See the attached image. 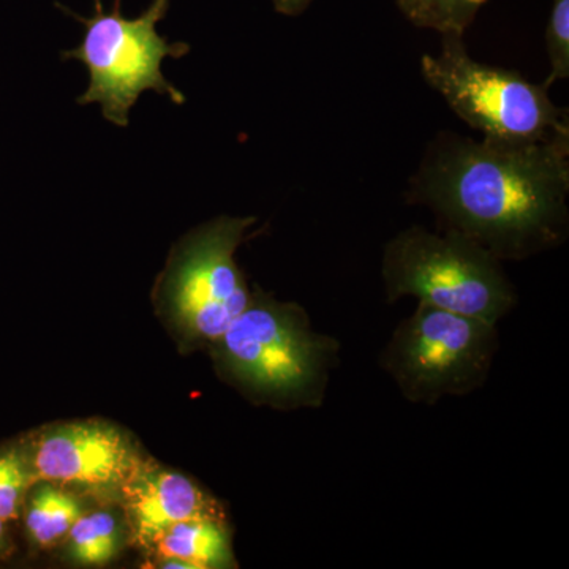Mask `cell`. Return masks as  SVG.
Returning <instances> with one entry per match:
<instances>
[{
    "mask_svg": "<svg viewBox=\"0 0 569 569\" xmlns=\"http://www.w3.org/2000/svg\"><path fill=\"white\" fill-rule=\"evenodd\" d=\"M407 197L500 261L559 247L569 230V129L535 141L440 132Z\"/></svg>",
    "mask_w": 569,
    "mask_h": 569,
    "instance_id": "cell-1",
    "label": "cell"
},
{
    "mask_svg": "<svg viewBox=\"0 0 569 569\" xmlns=\"http://www.w3.org/2000/svg\"><path fill=\"white\" fill-rule=\"evenodd\" d=\"M239 387L282 407H321L339 342L318 335L301 306L252 295L249 306L213 343Z\"/></svg>",
    "mask_w": 569,
    "mask_h": 569,
    "instance_id": "cell-2",
    "label": "cell"
},
{
    "mask_svg": "<svg viewBox=\"0 0 569 569\" xmlns=\"http://www.w3.org/2000/svg\"><path fill=\"white\" fill-rule=\"evenodd\" d=\"M381 277L389 302L411 296L422 305L493 325L518 301L501 261L455 230L400 231L385 246Z\"/></svg>",
    "mask_w": 569,
    "mask_h": 569,
    "instance_id": "cell-3",
    "label": "cell"
},
{
    "mask_svg": "<svg viewBox=\"0 0 569 569\" xmlns=\"http://www.w3.org/2000/svg\"><path fill=\"white\" fill-rule=\"evenodd\" d=\"M171 0H152L151 6L134 20L119 11V0L111 13L96 10L91 18L78 17L86 28L80 47L66 51L63 59H77L89 71V88L78 104L99 103L103 118L118 127L130 123V111L144 91L170 97L174 104L186 97L162 73V61L181 59L190 47L183 41L170 43L157 32V24L167 17Z\"/></svg>",
    "mask_w": 569,
    "mask_h": 569,
    "instance_id": "cell-4",
    "label": "cell"
},
{
    "mask_svg": "<svg viewBox=\"0 0 569 569\" xmlns=\"http://www.w3.org/2000/svg\"><path fill=\"white\" fill-rule=\"evenodd\" d=\"M421 73L459 119L482 137L535 141L569 129L568 110L552 102L550 86L475 61L463 37H441L440 52L422 56Z\"/></svg>",
    "mask_w": 569,
    "mask_h": 569,
    "instance_id": "cell-5",
    "label": "cell"
},
{
    "mask_svg": "<svg viewBox=\"0 0 569 569\" xmlns=\"http://www.w3.org/2000/svg\"><path fill=\"white\" fill-rule=\"evenodd\" d=\"M498 347L497 325L419 302L392 332L380 365L407 400L433 406L481 388Z\"/></svg>",
    "mask_w": 569,
    "mask_h": 569,
    "instance_id": "cell-6",
    "label": "cell"
},
{
    "mask_svg": "<svg viewBox=\"0 0 569 569\" xmlns=\"http://www.w3.org/2000/svg\"><path fill=\"white\" fill-rule=\"evenodd\" d=\"M254 217H219L194 230L176 249L162 293L183 335L216 343L244 312L252 293L236 263Z\"/></svg>",
    "mask_w": 569,
    "mask_h": 569,
    "instance_id": "cell-7",
    "label": "cell"
},
{
    "mask_svg": "<svg viewBox=\"0 0 569 569\" xmlns=\"http://www.w3.org/2000/svg\"><path fill=\"white\" fill-rule=\"evenodd\" d=\"M26 451L36 478L52 485L123 488L141 471L132 441L107 422L56 427Z\"/></svg>",
    "mask_w": 569,
    "mask_h": 569,
    "instance_id": "cell-8",
    "label": "cell"
},
{
    "mask_svg": "<svg viewBox=\"0 0 569 569\" xmlns=\"http://www.w3.org/2000/svg\"><path fill=\"white\" fill-rule=\"evenodd\" d=\"M122 490L127 515L141 545H153L182 520L223 519L220 505L192 479L176 471H140Z\"/></svg>",
    "mask_w": 569,
    "mask_h": 569,
    "instance_id": "cell-9",
    "label": "cell"
},
{
    "mask_svg": "<svg viewBox=\"0 0 569 569\" xmlns=\"http://www.w3.org/2000/svg\"><path fill=\"white\" fill-rule=\"evenodd\" d=\"M153 545L162 559L182 561L187 569L234 567L231 533L223 519L182 520Z\"/></svg>",
    "mask_w": 569,
    "mask_h": 569,
    "instance_id": "cell-10",
    "label": "cell"
},
{
    "mask_svg": "<svg viewBox=\"0 0 569 569\" xmlns=\"http://www.w3.org/2000/svg\"><path fill=\"white\" fill-rule=\"evenodd\" d=\"M36 489L26 509V529L40 548H50L69 535L71 527L82 515L80 501L52 482Z\"/></svg>",
    "mask_w": 569,
    "mask_h": 569,
    "instance_id": "cell-11",
    "label": "cell"
},
{
    "mask_svg": "<svg viewBox=\"0 0 569 569\" xmlns=\"http://www.w3.org/2000/svg\"><path fill=\"white\" fill-rule=\"evenodd\" d=\"M488 0H397L411 24L443 36H466L478 11Z\"/></svg>",
    "mask_w": 569,
    "mask_h": 569,
    "instance_id": "cell-12",
    "label": "cell"
},
{
    "mask_svg": "<svg viewBox=\"0 0 569 569\" xmlns=\"http://www.w3.org/2000/svg\"><path fill=\"white\" fill-rule=\"evenodd\" d=\"M67 537L71 556L82 565H107L118 553V520L108 511L82 512Z\"/></svg>",
    "mask_w": 569,
    "mask_h": 569,
    "instance_id": "cell-13",
    "label": "cell"
},
{
    "mask_svg": "<svg viewBox=\"0 0 569 569\" xmlns=\"http://www.w3.org/2000/svg\"><path fill=\"white\" fill-rule=\"evenodd\" d=\"M39 482L29 462L28 451L17 445L0 448V519L20 518L29 489Z\"/></svg>",
    "mask_w": 569,
    "mask_h": 569,
    "instance_id": "cell-14",
    "label": "cell"
},
{
    "mask_svg": "<svg viewBox=\"0 0 569 569\" xmlns=\"http://www.w3.org/2000/svg\"><path fill=\"white\" fill-rule=\"evenodd\" d=\"M546 50L550 73L546 84L569 78V0H552L548 28H546Z\"/></svg>",
    "mask_w": 569,
    "mask_h": 569,
    "instance_id": "cell-15",
    "label": "cell"
},
{
    "mask_svg": "<svg viewBox=\"0 0 569 569\" xmlns=\"http://www.w3.org/2000/svg\"><path fill=\"white\" fill-rule=\"evenodd\" d=\"M313 0H272V6L277 13L284 14V17H298Z\"/></svg>",
    "mask_w": 569,
    "mask_h": 569,
    "instance_id": "cell-16",
    "label": "cell"
},
{
    "mask_svg": "<svg viewBox=\"0 0 569 569\" xmlns=\"http://www.w3.org/2000/svg\"><path fill=\"white\" fill-rule=\"evenodd\" d=\"M10 552L11 541L9 529H7V522H3V520L0 519V559H3V557L9 556Z\"/></svg>",
    "mask_w": 569,
    "mask_h": 569,
    "instance_id": "cell-17",
    "label": "cell"
},
{
    "mask_svg": "<svg viewBox=\"0 0 569 569\" xmlns=\"http://www.w3.org/2000/svg\"><path fill=\"white\" fill-rule=\"evenodd\" d=\"M96 10H102V2L100 0H96Z\"/></svg>",
    "mask_w": 569,
    "mask_h": 569,
    "instance_id": "cell-18",
    "label": "cell"
}]
</instances>
